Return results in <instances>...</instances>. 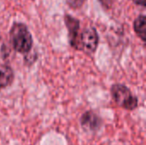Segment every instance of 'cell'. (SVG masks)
Segmentation results:
<instances>
[{
	"mask_svg": "<svg viewBox=\"0 0 146 145\" xmlns=\"http://www.w3.org/2000/svg\"><path fill=\"white\" fill-rule=\"evenodd\" d=\"M10 41L15 50L21 54L28 53L33 47V38L27 26L15 22L9 31Z\"/></svg>",
	"mask_w": 146,
	"mask_h": 145,
	"instance_id": "cell-1",
	"label": "cell"
},
{
	"mask_svg": "<svg viewBox=\"0 0 146 145\" xmlns=\"http://www.w3.org/2000/svg\"><path fill=\"white\" fill-rule=\"evenodd\" d=\"M111 95L115 102L123 109L133 110L138 107V98L124 85L115 84L112 85Z\"/></svg>",
	"mask_w": 146,
	"mask_h": 145,
	"instance_id": "cell-2",
	"label": "cell"
},
{
	"mask_svg": "<svg viewBox=\"0 0 146 145\" xmlns=\"http://www.w3.org/2000/svg\"><path fill=\"white\" fill-rule=\"evenodd\" d=\"M98 35L94 27L85 28L80 35V49L88 55L93 54L98 44Z\"/></svg>",
	"mask_w": 146,
	"mask_h": 145,
	"instance_id": "cell-3",
	"label": "cell"
},
{
	"mask_svg": "<svg viewBox=\"0 0 146 145\" xmlns=\"http://www.w3.org/2000/svg\"><path fill=\"white\" fill-rule=\"evenodd\" d=\"M65 24L68 31V38H69V43L70 45L76 50L80 49V35L79 30H80V21L68 15H66L64 16Z\"/></svg>",
	"mask_w": 146,
	"mask_h": 145,
	"instance_id": "cell-4",
	"label": "cell"
},
{
	"mask_svg": "<svg viewBox=\"0 0 146 145\" xmlns=\"http://www.w3.org/2000/svg\"><path fill=\"white\" fill-rule=\"evenodd\" d=\"M80 123L85 130L89 132H96L100 129L103 121L97 114L92 111H87L82 115Z\"/></svg>",
	"mask_w": 146,
	"mask_h": 145,
	"instance_id": "cell-5",
	"label": "cell"
},
{
	"mask_svg": "<svg viewBox=\"0 0 146 145\" xmlns=\"http://www.w3.org/2000/svg\"><path fill=\"white\" fill-rule=\"evenodd\" d=\"M14 80V72L9 66L3 65L0 67V89L10 85Z\"/></svg>",
	"mask_w": 146,
	"mask_h": 145,
	"instance_id": "cell-6",
	"label": "cell"
},
{
	"mask_svg": "<svg viewBox=\"0 0 146 145\" xmlns=\"http://www.w3.org/2000/svg\"><path fill=\"white\" fill-rule=\"evenodd\" d=\"M134 26V31L138 34V36L144 41L145 42L146 38V21L145 16L144 15L138 16L133 23Z\"/></svg>",
	"mask_w": 146,
	"mask_h": 145,
	"instance_id": "cell-7",
	"label": "cell"
},
{
	"mask_svg": "<svg viewBox=\"0 0 146 145\" xmlns=\"http://www.w3.org/2000/svg\"><path fill=\"white\" fill-rule=\"evenodd\" d=\"M85 2H86V0H66L67 4L73 9L80 8L84 4Z\"/></svg>",
	"mask_w": 146,
	"mask_h": 145,
	"instance_id": "cell-8",
	"label": "cell"
},
{
	"mask_svg": "<svg viewBox=\"0 0 146 145\" xmlns=\"http://www.w3.org/2000/svg\"><path fill=\"white\" fill-rule=\"evenodd\" d=\"M136 4L140 5L142 7H145V0H133Z\"/></svg>",
	"mask_w": 146,
	"mask_h": 145,
	"instance_id": "cell-9",
	"label": "cell"
}]
</instances>
